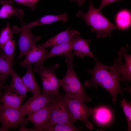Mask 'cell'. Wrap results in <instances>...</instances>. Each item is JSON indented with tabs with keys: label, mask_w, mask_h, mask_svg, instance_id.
<instances>
[{
	"label": "cell",
	"mask_w": 131,
	"mask_h": 131,
	"mask_svg": "<svg viewBox=\"0 0 131 131\" xmlns=\"http://www.w3.org/2000/svg\"><path fill=\"white\" fill-rule=\"evenodd\" d=\"M120 57H124L125 61L123 72L121 75L120 81L122 82H130L131 80V56L127 53L125 48H121L118 52Z\"/></svg>",
	"instance_id": "d6986e66"
},
{
	"label": "cell",
	"mask_w": 131,
	"mask_h": 131,
	"mask_svg": "<svg viewBox=\"0 0 131 131\" xmlns=\"http://www.w3.org/2000/svg\"><path fill=\"white\" fill-rule=\"evenodd\" d=\"M3 95V94L2 93H1L0 94V106L1 105V99L2 98V97Z\"/></svg>",
	"instance_id": "4dcf8cb0"
},
{
	"label": "cell",
	"mask_w": 131,
	"mask_h": 131,
	"mask_svg": "<svg viewBox=\"0 0 131 131\" xmlns=\"http://www.w3.org/2000/svg\"><path fill=\"white\" fill-rule=\"evenodd\" d=\"M83 99L78 97L68 99L67 105L73 123L77 120L83 122L87 128L92 129L93 126L89 121V117L95 111L96 107H90L85 104Z\"/></svg>",
	"instance_id": "5b68a950"
},
{
	"label": "cell",
	"mask_w": 131,
	"mask_h": 131,
	"mask_svg": "<svg viewBox=\"0 0 131 131\" xmlns=\"http://www.w3.org/2000/svg\"><path fill=\"white\" fill-rule=\"evenodd\" d=\"M26 68V73L21 79L28 92H31L33 97H37L41 94V91L33 76L32 65Z\"/></svg>",
	"instance_id": "e0dca14e"
},
{
	"label": "cell",
	"mask_w": 131,
	"mask_h": 131,
	"mask_svg": "<svg viewBox=\"0 0 131 131\" xmlns=\"http://www.w3.org/2000/svg\"><path fill=\"white\" fill-rule=\"evenodd\" d=\"M1 7L0 8V18L9 17L13 15L16 16L21 20H22L24 14L23 9L15 7L12 0H1Z\"/></svg>",
	"instance_id": "2e32d148"
},
{
	"label": "cell",
	"mask_w": 131,
	"mask_h": 131,
	"mask_svg": "<svg viewBox=\"0 0 131 131\" xmlns=\"http://www.w3.org/2000/svg\"><path fill=\"white\" fill-rule=\"evenodd\" d=\"M75 39L68 42L53 47L47 53L45 58V60L57 56H66L72 52L73 42Z\"/></svg>",
	"instance_id": "44dd1931"
},
{
	"label": "cell",
	"mask_w": 131,
	"mask_h": 131,
	"mask_svg": "<svg viewBox=\"0 0 131 131\" xmlns=\"http://www.w3.org/2000/svg\"><path fill=\"white\" fill-rule=\"evenodd\" d=\"M81 127H77L73 123H56L53 124L47 123L44 131H77L81 130Z\"/></svg>",
	"instance_id": "cb8c5ba5"
},
{
	"label": "cell",
	"mask_w": 131,
	"mask_h": 131,
	"mask_svg": "<svg viewBox=\"0 0 131 131\" xmlns=\"http://www.w3.org/2000/svg\"><path fill=\"white\" fill-rule=\"evenodd\" d=\"M126 116L128 123V131H131V103L126 99L123 98L120 101Z\"/></svg>",
	"instance_id": "4316f807"
},
{
	"label": "cell",
	"mask_w": 131,
	"mask_h": 131,
	"mask_svg": "<svg viewBox=\"0 0 131 131\" xmlns=\"http://www.w3.org/2000/svg\"><path fill=\"white\" fill-rule=\"evenodd\" d=\"M54 95L43 91L38 96H33L21 106L19 109L22 115L24 117L42 108L48 104L53 103L59 99L63 96Z\"/></svg>",
	"instance_id": "52a82bcc"
},
{
	"label": "cell",
	"mask_w": 131,
	"mask_h": 131,
	"mask_svg": "<svg viewBox=\"0 0 131 131\" xmlns=\"http://www.w3.org/2000/svg\"><path fill=\"white\" fill-rule=\"evenodd\" d=\"M94 113L95 118L98 123L104 124L111 120L112 115L110 110L107 108L101 106L96 108Z\"/></svg>",
	"instance_id": "603a6c76"
},
{
	"label": "cell",
	"mask_w": 131,
	"mask_h": 131,
	"mask_svg": "<svg viewBox=\"0 0 131 131\" xmlns=\"http://www.w3.org/2000/svg\"><path fill=\"white\" fill-rule=\"evenodd\" d=\"M59 66V64H55L47 67L43 63L34 64L33 70L39 74L41 77L43 91L54 95L61 94L59 91V79L55 74Z\"/></svg>",
	"instance_id": "277c9868"
},
{
	"label": "cell",
	"mask_w": 131,
	"mask_h": 131,
	"mask_svg": "<svg viewBox=\"0 0 131 131\" xmlns=\"http://www.w3.org/2000/svg\"><path fill=\"white\" fill-rule=\"evenodd\" d=\"M68 19L67 14L66 13L56 15H47L43 16L38 20L24 25L20 27L15 26L12 27V30L13 33H16L20 32L21 30L25 29L31 28L37 25L50 24L57 21H61L65 22Z\"/></svg>",
	"instance_id": "8fae6325"
},
{
	"label": "cell",
	"mask_w": 131,
	"mask_h": 131,
	"mask_svg": "<svg viewBox=\"0 0 131 131\" xmlns=\"http://www.w3.org/2000/svg\"><path fill=\"white\" fill-rule=\"evenodd\" d=\"M68 99L63 95L54 103L47 123H74L68 109Z\"/></svg>",
	"instance_id": "ba28073f"
},
{
	"label": "cell",
	"mask_w": 131,
	"mask_h": 131,
	"mask_svg": "<svg viewBox=\"0 0 131 131\" xmlns=\"http://www.w3.org/2000/svg\"><path fill=\"white\" fill-rule=\"evenodd\" d=\"M76 2L79 6L82 5L85 2L86 0H71Z\"/></svg>",
	"instance_id": "f546056e"
},
{
	"label": "cell",
	"mask_w": 131,
	"mask_h": 131,
	"mask_svg": "<svg viewBox=\"0 0 131 131\" xmlns=\"http://www.w3.org/2000/svg\"><path fill=\"white\" fill-rule=\"evenodd\" d=\"M18 3L22 4L30 7L33 11H34L36 8L37 3L40 0H12Z\"/></svg>",
	"instance_id": "83f0119b"
},
{
	"label": "cell",
	"mask_w": 131,
	"mask_h": 131,
	"mask_svg": "<svg viewBox=\"0 0 131 131\" xmlns=\"http://www.w3.org/2000/svg\"><path fill=\"white\" fill-rule=\"evenodd\" d=\"M4 93L1 99L2 105L19 109L25 97L11 91Z\"/></svg>",
	"instance_id": "ac0fdd59"
},
{
	"label": "cell",
	"mask_w": 131,
	"mask_h": 131,
	"mask_svg": "<svg viewBox=\"0 0 131 131\" xmlns=\"http://www.w3.org/2000/svg\"><path fill=\"white\" fill-rule=\"evenodd\" d=\"M54 102L48 104L42 108L27 115L26 119L30 121L35 127L32 129V131H44Z\"/></svg>",
	"instance_id": "9c48e42d"
},
{
	"label": "cell",
	"mask_w": 131,
	"mask_h": 131,
	"mask_svg": "<svg viewBox=\"0 0 131 131\" xmlns=\"http://www.w3.org/2000/svg\"><path fill=\"white\" fill-rule=\"evenodd\" d=\"M123 0H102L99 7L98 9L100 11L104 7L114 2L118 1H122Z\"/></svg>",
	"instance_id": "f1b7e54d"
},
{
	"label": "cell",
	"mask_w": 131,
	"mask_h": 131,
	"mask_svg": "<svg viewBox=\"0 0 131 131\" xmlns=\"http://www.w3.org/2000/svg\"><path fill=\"white\" fill-rule=\"evenodd\" d=\"M0 83L3 85L8 76L10 75L13 63L8 61L0 49Z\"/></svg>",
	"instance_id": "ffe728a7"
},
{
	"label": "cell",
	"mask_w": 131,
	"mask_h": 131,
	"mask_svg": "<svg viewBox=\"0 0 131 131\" xmlns=\"http://www.w3.org/2000/svg\"><path fill=\"white\" fill-rule=\"evenodd\" d=\"M95 67L88 69V72L91 75V79L84 83L85 86L89 88L97 87L99 85L105 88L110 94L113 104L115 105L118 94H122L124 90H128V88H122L120 82L121 75L123 73L124 65L122 63L121 57H117L114 60L111 66L105 65L99 61L95 57Z\"/></svg>",
	"instance_id": "6da1fadb"
},
{
	"label": "cell",
	"mask_w": 131,
	"mask_h": 131,
	"mask_svg": "<svg viewBox=\"0 0 131 131\" xmlns=\"http://www.w3.org/2000/svg\"><path fill=\"white\" fill-rule=\"evenodd\" d=\"M89 41L81 38L80 35H78L74 40L72 49L74 51L72 55L80 57L82 59L85 56H88L94 59L95 57L90 51L89 47Z\"/></svg>",
	"instance_id": "9a60e30c"
},
{
	"label": "cell",
	"mask_w": 131,
	"mask_h": 131,
	"mask_svg": "<svg viewBox=\"0 0 131 131\" xmlns=\"http://www.w3.org/2000/svg\"><path fill=\"white\" fill-rule=\"evenodd\" d=\"M22 115L19 109L0 106V128L3 131H8L10 129L15 130L19 125L21 128L25 127L28 122Z\"/></svg>",
	"instance_id": "8992f818"
},
{
	"label": "cell",
	"mask_w": 131,
	"mask_h": 131,
	"mask_svg": "<svg viewBox=\"0 0 131 131\" xmlns=\"http://www.w3.org/2000/svg\"><path fill=\"white\" fill-rule=\"evenodd\" d=\"M3 85L0 83V94L1 93L0 92H1V88H2Z\"/></svg>",
	"instance_id": "1f68e13d"
},
{
	"label": "cell",
	"mask_w": 131,
	"mask_h": 131,
	"mask_svg": "<svg viewBox=\"0 0 131 131\" xmlns=\"http://www.w3.org/2000/svg\"><path fill=\"white\" fill-rule=\"evenodd\" d=\"M65 57L67 71L64 77L58 79L60 85L65 92V97L70 100L80 97L83 99L86 103L91 101V99L86 92L85 88L80 82L74 69L72 52Z\"/></svg>",
	"instance_id": "7a4b0ae2"
},
{
	"label": "cell",
	"mask_w": 131,
	"mask_h": 131,
	"mask_svg": "<svg viewBox=\"0 0 131 131\" xmlns=\"http://www.w3.org/2000/svg\"><path fill=\"white\" fill-rule=\"evenodd\" d=\"M94 7L92 1H90L89 10L85 13L82 11H78L77 16L83 18L86 23L95 31L97 38H102L109 36L112 31L117 29L100 12Z\"/></svg>",
	"instance_id": "3957f363"
},
{
	"label": "cell",
	"mask_w": 131,
	"mask_h": 131,
	"mask_svg": "<svg viewBox=\"0 0 131 131\" xmlns=\"http://www.w3.org/2000/svg\"><path fill=\"white\" fill-rule=\"evenodd\" d=\"M117 29L125 30L129 28L131 24V14L130 11L126 9L119 11L115 19Z\"/></svg>",
	"instance_id": "7402d4cb"
},
{
	"label": "cell",
	"mask_w": 131,
	"mask_h": 131,
	"mask_svg": "<svg viewBox=\"0 0 131 131\" xmlns=\"http://www.w3.org/2000/svg\"><path fill=\"white\" fill-rule=\"evenodd\" d=\"M10 75L12 76V79L10 84L3 85L4 92L11 91L25 97L28 91L21 78L12 69Z\"/></svg>",
	"instance_id": "5bb4252c"
},
{
	"label": "cell",
	"mask_w": 131,
	"mask_h": 131,
	"mask_svg": "<svg viewBox=\"0 0 131 131\" xmlns=\"http://www.w3.org/2000/svg\"><path fill=\"white\" fill-rule=\"evenodd\" d=\"M69 28L61 32L38 47L41 48L53 47L72 41L80 34L79 32L74 30H69Z\"/></svg>",
	"instance_id": "7c38bea8"
},
{
	"label": "cell",
	"mask_w": 131,
	"mask_h": 131,
	"mask_svg": "<svg viewBox=\"0 0 131 131\" xmlns=\"http://www.w3.org/2000/svg\"><path fill=\"white\" fill-rule=\"evenodd\" d=\"M31 28H26L21 30L18 45L20 54L17 59L21 58L31 49L37 46L36 42L41 38L40 36L33 35L31 30Z\"/></svg>",
	"instance_id": "30bf717a"
},
{
	"label": "cell",
	"mask_w": 131,
	"mask_h": 131,
	"mask_svg": "<svg viewBox=\"0 0 131 131\" xmlns=\"http://www.w3.org/2000/svg\"><path fill=\"white\" fill-rule=\"evenodd\" d=\"M15 45V40L13 37L0 47L8 61L11 63L13 62L14 60Z\"/></svg>",
	"instance_id": "d4e9b609"
},
{
	"label": "cell",
	"mask_w": 131,
	"mask_h": 131,
	"mask_svg": "<svg viewBox=\"0 0 131 131\" xmlns=\"http://www.w3.org/2000/svg\"><path fill=\"white\" fill-rule=\"evenodd\" d=\"M0 131H3L0 128Z\"/></svg>",
	"instance_id": "d6a6232c"
},
{
	"label": "cell",
	"mask_w": 131,
	"mask_h": 131,
	"mask_svg": "<svg viewBox=\"0 0 131 131\" xmlns=\"http://www.w3.org/2000/svg\"><path fill=\"white\" fill-rule=\"evenodd\" d=\"M12 33L10 27V24L8 23L6 26L1 29L0 32V47L13 37Z\"/></svg>",
	"instance_id": "484cf974"
},
{
	"label": "cell",
	"mask_w": 131,
	"mask_h": 131,
	"mask_svg": "<svg viewBox=\"0 0 131 131\" xmlns=\"http://www.w3.org/2000/svg\"><path fill=\"white\" fill-rule=\"evenodd\" d=\"M47 53L48 50L46 48H40L36 46L27 53L25 59L20 63V65L26 68L33 64H43Z\"/></svg>",
	"instance_id": "4fadbf2b"
}]
</instances>
